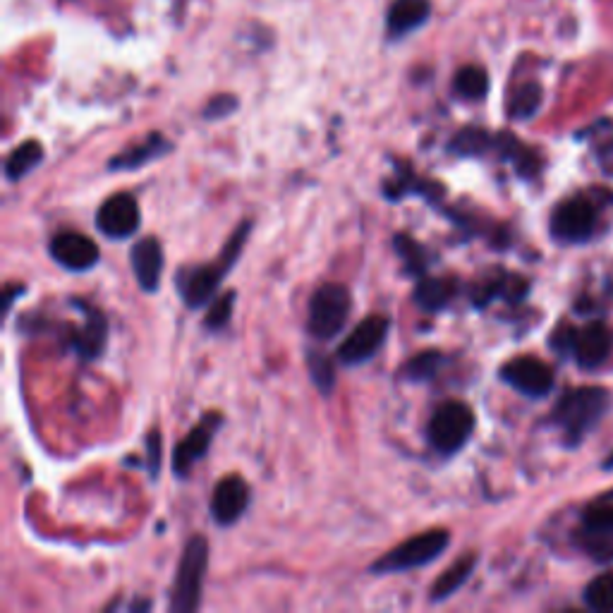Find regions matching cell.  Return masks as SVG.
Listing matches in <instances>:
<instances>
[{"mask_svg": "<svg viewBox=\"0 0 613 613\" xmlns=\"http://www.w3.org/2000/svg\"><path fill=\"white\" fill-rule=\"evenodd\" d=\"M585 602L592 611L611 613L613 611V573L597 575L585 590Z\"/></svg>", "mask_w": 613, "mask_h": 613, "instance_id": "d4e9b609", "label": "cell"}, {"mask_svg": "<svg viewBox=\"0 0 613 613\" xmlns=\"http://www.w3.org/2000/svg\"><path fill=\"white\" fill-rule=\"evenodd\" d=\"M51 257L68 271H89L99 262V247L89 235L77 233V230H65L58 233L48 245Z\"/></svg>", "mask_w": 613, "mask_h": 613, "instance_id": "4fadbf2b", "label": "cell"}, {"mask_svg": "<svg viewBox=\"0 0 613 613\" xmlns=\"http://www.w3.org/2000/svg\"><path fill=\"white\" fill-rule=\"evenodd\" d=\"M130 264H132V273H135L139 288H142L144 293H156L161 285V276H163L161 242L156 238L139 240L130 252Z\"/></svg>", "mask_w": 613, "mask_h": 613, "instance_id": "2e32d148", "label": "cell"}, {"mask_svg": "<svg viewBox=\"0 0 613 613\" xmlns=\"http://www.w3.org/2000/svg\"><path fill=\"white\" fill-rule=\"evenodd\" d=\"M491 144V137L479 127H465L458 135L453 137V142L448 144V149L458 156H479L482 151H487Z\"/></svg>", "mask_w": 613, "mask_h": 613, "instance_id": "484cf974", "label": "cell"}, {"mask_svg": "<svg viewBox=\"0 0 613 613\" xmlns=\"http://www.w3.org/2000/svg\"><path fill=\"white\" fill-rule=\"evenodd\" d=\"M475 432V412L460 400H448L429 420V443L443 455L458 453Z\"/></svg>", "mask_w": 613, "mask_h": 613, "instance_id": "8992f818", "label": "cell"}, {"mask_svg": "<svg viewBox=\"0 0 613 613\" xmlns=\"http://www.w3.org/2000/svg\"><path fill=\"white\" fill-rule=\"evenodd\" d=\"M396 247L398 254L403 257V264L412 276H422L427 269V259H424V247L420 242H415L410 235H396Z\"/></svg>", "mask_w": 613, "mask_h": 613, "instance_id": "f1b7e54d", "label": "cell"}, {"mask_svg": "<svg viewBox=\"0 0 613 613\" xmlns=\"http://www.w3.org/2000/svg\"><path fill=\"white\" fill-rule=\"evenodd\" d=\"M575 542L594 561H613V501H597L582 513Z\"/></svg>", "mask_w": 613, "mask_h": 613, "instance_id": "52a82bcc", "label": "cell"}, {"mask_svg": "<svg viewBox=\"0 0 613 613\" xmlns=\"http://www.w3.org/2000/svg\"><path fill=\"white\" fill-rule=\"evenodd\" d=\"M250 506V487L240 475H228L216 484L211 496V515L221 527L235 525Z\"/></svg>", "mask_w": 613, "mask_h": 613, "instance_id": "7c38bea8", "label": "cell"}, {"mask_svg": "<svg viewBox=\"0 0 613 613\" xmlns=\"http://www.w3.org/2000/svg\"><path fill=\"white\" fill-rule=\"evenodd\" d=\"M451 544V534L448 530H427L410 537L408 542L398 544L396 549H391L384 554L379 561L374 563V573L388 575V573H405V570H415L422 566H429L439 558L443 551Z\"/></svg>", "mask_w": 613, "mask_h": 613, "instance_id": "277c9868", "label": "cell"}, {"mask_svg": "<svg viewBox=\"0 0 613 613\" xmlns=\"http://www.w3.org/2000/svg\"><path fill=\"white\" fill-rule=\"evenodd\" d=\"M218 427H221V415H206L204 420L178 443V448H175L173 453L175 475L182 479L190 475L192 467L209 453L211 439H214V432Z\"/></svg>", "mask_w": 613, "mask_h": 613, "instance_id": "5bb4252c", "label": "cell"}, {"mask_svg": "<svg viewBox=\"0 0 613 613\" xmlns=\"http://www.w3.org/2000/svg\"><path fill=\"white\" fill-rule=\"evenodd\" d=\"M597 223V211L590 199L573 197L558 204L551 216V235L561 242H585Z\"/></svg>", "mask_w": 613, "mask_h": 613, "instance_id": "30bf717a", "label": "cell"}, {"mask_svg": "<svg viewBox=\"0 0 613 613\" xmlns=\"http://www.w3.org/2000/svg\"><path fill=\"white\" fill-rule=\"evenodd\" d=\"M307 367H309V376H312V381L317 384L319 391L331 393L333 384H336V369H333L329 357L321 355V352H309Z\"/></svg>", "mask_w": 613, "mask_h": 613, "instance_id": "83f0119b", "label": "cell"}, {"mask_svg": "<svg viewBox=\"0 0 613 613\" xmlns=\"http://www.w3.org/2000/svg\"><path fill=\"white\" fill-rule=\"evenodd\" d=\"M147 446H149V472H151V477H156V475H159V458H161V436H159V432H154L149 436Z\"/></svg>", "mask_w": 613, "mask_h": 613, "instance_id": "1f68e13d", "label": "cell"}, {"mask_svg": "<svg viewBox=\"0 0 613 613\" xmlns=\"http://www.w3.org/2000/svg\"><path fill=\"white\" fill-rule=\"evenodd\" d=\"M432 15V3L429 0H396L388 10L386 29L391 39L408 36L415 29H420Z\"/></svg>", "mask_w": 613, "mask_h": 613, "instance_id": "ac0fdd59", "label": "cell"}, {"mask_svg": "<svg viewBox=\"0 0 613 613\" xmlns=\"http://www.w3.org/2000/svg\"><path fill=\"white\" fill-rule=\"evenodd\" d=\"M171 149V142L168 139H163L159 132H154V135L147 137V142L137 144V147L127 149L125 154H120L118 159H113L108 163V168L111 171H132V168L144 166V163L159 159V156L166 154V151Z\"/></svg>", "mask_w": 613, "mask_h": 613, "instance_id": "d6986e66", "label": "cell"}, {"mask_svg": "<svg viewBox=\"0 0 613 613\" xmlns=\"http://www.w3.org/2000/svg\"><path fill=\"white\" fill-rule=\"evenodd\" d=\"M206 566H209V544L202 534H197L185 544V551L180 556L178 575H175L171 590L173 613H192L199 609Z\"/></svg>", "mask_w": 613, "mask_h": 613, "instance_id": "3957f363", "label": "cell"}, {"mask_svg": "<svg viewBox=\"0 0 613 613\" xmlns=\"http://www.w3.org/2000/svg\"><path fill=\"white\" fill-rule=\"evenodd\" d=\"M44 159V147L36 139H27L20 147L12 149V154L5 161V178L8 180H22L32 168H36Z\"/></svg>", "mask_w": 613, "mask_h": 613, "instance_id": "7402d4cb", "label": "cell"}, {"mask_svg": "<svg viewBox=\"0 0 613 613\" xmlns=\"http://www.w3.org/2000/svg\"><path fill=\"white\" fill-rule=\"evenodd\" d=\"M233 305H235V293H233V290H230V293H226V295L218 297L214 305H211L209 314H206V319H204L206 329H209V331H221L223 326H226L228 321H230V317H233Z\"/></svg>", "mask_w": 613, "mask_h": 613, "instance_id": "f546056e", "label": "cell"}, {"mask_svg": "<svg viewBox=\"0 0 613 613\" xmlns=\"http://www.w3.org/2000/svg\"><path fill=\"white\" fill-rule=\"evenodd\" d=\"M477 566V554H467L465 558H460V561H455L451 568L446 570V573L441 575L439 580L434 582L432 587V602H443V599L451 597L453 592H458L460 587L465 585L467 580H470L472 570Z\"/></svg>", "mask_w": 613, "mask_h": 613, "instance_id": "44dd1931", "label": "cell"}, {"mask_svg": "<svg viewBox=\"0 0 613 613\" xmlns=\"http://www.w3.org/2000/svg\"><path fill=\"white\" fill-rule=\"evenodd\" d=\"M388 329H391V319L384 317V314H372V317L362 319L338 348V360L348 364V367L369 362L376 352L384 348Z\"/></svg>", "mask_w": 613, "mask_h": 613, "instance_id": "ba28073f", "label": "cell"}, {"mask_svg": "<svg viewBox=\"0 0 613 613\" xmlns=\"http://www.w3.org/2000/svg\"><path fill=\"white\" fill-rule=\"evenodd\" d=\"M453 91L467 101L484 99L489 91L487 70L477 68V65H465V68H460L453 77Z\"/></svg>", "mask_w": 613, "mask_h": 613, "instance_id": "603a6c76", "label": "cell"}, {"mask_svg": "<svg viewBox=\"0 0 613 613\" xmlns=\"http://www.w3.org/2000/svg\"><path fill=\"white\" fill-rule=\"evenodd\" d=\"M412 297L424 312H439L455 297V281L453 278H420Z\"/></svg>", "mask_w": 613, "mask_h": 613, "instance_id": "ffe728a7", "label": "cell"}, {"mask_svg": "<svg viewBox=\"0 0 613 613\" xmlns=\"http://www.w3.org/2000/svg\"><path fill=\"white\" fill-rule=\"evenodd\" d=\"M139 223H142V214H139L137 199L130 192L113 194L96 211V226L111 240H125L135 235Z\"/></svg>", "mask_w": 613, "mask_h": 613, "instance_id": "8fae6325", "label": "cell"}, {"mask_svg": "<svg viewBox=\"0 0 613 613\" xmlns=\"http://www.w3.org/2000/svg\"><path fill=\"white\" fill-rule=\"evenodd\" d=\"M84 312H87V319H84V324L72 336V345L80 352L82 360H96L106 350L108 319L96 307H84Z\"/></svg>", "mask_w": 613, "mask_h": 613, "instance_id": "e0dca14e", "label": "cell"}, {"mask_svg": "<svg viewBox=\"0 0 613 613\" xmlns=\"http://www.w3.org/2000/svg\"><path fill=\"white\" fill-rule=\"evenodd\" d=\"M441 364H443L441 352H436V350L420 352V355H415L408 364H405L403 376L408 381H429V379H434L436 372H439Z\"/></svg>", "mask_w": 613, "mask_h": 613, "instance_id": "4316f807", "label": "cell"}, {"mask_svg": "<svg viewBox=\"0 0 613 613\" xmlns=\"http://www.w3.org/2000/svg\"><path fill=\"white\" fill-rule=\"evenodd\" d=\"M604 470H609V472H613V453L609 455V458L604 460Z\"/></svg>", "mask_w": 613, "mask_h": 613, "instance_id": "d6a6232c", "label": "cell"}, {"mask_svg": "<svg viewBox=\"0 0 613 613\" xmlns=\"http://www.w3.org/2000/svg\"><path fill=\"white\" fill-rule=\"evenodd\" d=\"M609 408V391L599 386H582L563 393L561 400L556 403L551 420H554L556 427L563 429L568 441H580L582 436L590 434L597 427Z\"/></svg>", "mask_w": 613, "mask_h": 613, "instance_id": "7a4b0ae2", "label": "cell"}, {"mask_svg": "<svg viewBox=\"0 0 613 613\" xmlns=\"http://www.w3.org/2000/svg\"><path fill=\"white\" fill-rule=\"evenodd\" d=\"M542 106V87L539 84H523L520 89H515L511 103H508V113L515 120H527Z\"/></svg>", "mask_w": 613, "mask_h": 613, "instance_id": "cb8c5ba5", "label": "cell"}, {"mask_svg": "<svg viewBox=\"0 0 613 613\" xmlns=\"http://www.w3.org/2000/svg\"><path fill=\"white\" fill-rule=\"evenodd\" d=\"M238 108V99L230 94H218L214 99L209 101V106L204 108V118L209 120H218V118H226Z\"/></svg>", "mask_w": 613, "mask_h": 613, "instance_id": "4dcf8cb0", "label": "cell"}, {"mask_svg": "<svg viewBox=\"0 0 613 613\" xmlns=\"http://www.w3.org/2000/svg\"><path fill=\"white\" fill-rule=\"evenodd\" d=\"M250 228H252L250 223H242V226L233 233V238L228 240V245L223 247L221 257H218L216 262L192 266V269H182L178 273L175 283H178V293L187 307L202 309L209 305L211 300H214L216 290L221 288L223 278L228 276L230 269H233V264L238 262L242 245H245L247 235H250Z\"/></svg>", "mask_w": 613, "mask_h": 613, "instance_id": "6da1fadb", "label": "cell"}, {"mask_svg": "<svg viewBox=\"0 0 613 613\" xmlns=\"http://www.w3.org/2000/svg\"><path fill=\"white\" fill-rule=\"evenodd\" d=\"M501 379L527 398H544L554 388V369L539 357H515L501 369Z\"/></svg>", "mask_w": 613, "mask_h": 613, "instance_id": "9c48e42d", "label": "cell"}, {"mask_svg": "<svg viewBox=\"0 0 613 613\" xmlns=\"http://www.w3.org/2000/svg\"><path fill=\"white\" fill-rule=\"evenodd\" d=\"M613 350V333L602 321H594V324H587L582 331H575L573 336V357L578 360L580 367L594 369L599 364H604L606 357L611 355Z\"/></svg>", "mask_w": 613, "mask_h": 613, "instance_id": "9a60e30c", "label": "cell"}, {"mask_svg": "<svg viewBox=\"0 0 613 613\" xmlns=\"http://www.w3.org/2000/svg\"><path fill=\"white\" fill-rule=\"evenodd\" d=\"M352 312V295L343 283H326L309 300L307 329L317 341H331L343 331Z\"/></svg>", "mask_w": 613, "mask_h": 613, "instance_id": "5b68a950", "label": "cell"}]
</instances>
